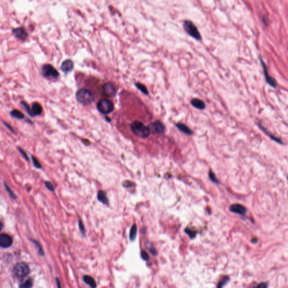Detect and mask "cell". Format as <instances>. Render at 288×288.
I'll return each mask as SVG.
<instances>
[{
	"instance_id": "1",
	"label": "cell",
	"mask_w": 288,
	"mask_h": 288,
	"mask_svg": "<svg viewBox=\"0 0 288 288\" xmlns=\"http://www.w3.org/2000/svg\"><path fill=\"white\" fill-rule=\"evenodd\" d=\"M131 130L136 136L141 138H146L150 135V129L141 122H134L131 126Z\"/></svg>"
},
{
	"instance_id": "2",
	"label": "cell",
	"mask_w": 288,
	"mask_h": 288,
	"mask_svg": "<svg viewBox=\"0 0 288 288\" xmlns=\"http://www.w3.org/2000/svg\"><path fill=\"white\" fill-rule=\"evenodd\" d=\"M77 100L83 105H90L94 101V96L91 92L86 89H81L76 93Z\"/></svg>"
},
{
	"instance_id": "3",
	"label": "cell",
	"mask_w": 288,
	"mask_h": 288,
	"mask_svg": "<svg viewBox=\"0 0 288 288\" xmlns=\"http://www.w3.org/2000/svg\"><path fill=\"white\" fill-rule=\"evenodd\" d=\"M184 28L188 33L195 39L200 41L202 36L196 25L192 21L186 20L184 23Z\"/></svg>"
},
{
	"instance_id": "4",
	"label": "cell",
	"mask_w": 288,
	"mask_h": 288,
	"mask_svg": "<svg viewBox=\"0 0 288 288\" xmlns=\"http://www.w3.org/2000/svg\"><path fill=\"white\" fill-rule=\"evenodd\" d=\"M30 272L29 267L27 264L23 262L16 264L13 268V273L16 277L23 279L27 276Z\"/></svg>"
},
{
	"instance_id": "5",
	"label": "cell",
	"mask_w": 288,
	"mask_h": 288,
	"mask_svg": "<svg viewBox=\"0 0 288 288\" xmlns=\"http://www.w3.org/2000/svg\"><path fill=\"white\" fill-rule=\"evenodd\" d=\"M97 108L101 114H108L114 110L112 102L108 99H101L97 104Z\"/></svg>"
},
{
	"instance_id": "6",
	"label": "cell",
	"mask_w": 288,
	"mask_h": 288,
	"mask_svg": "<svg viewBox=\"0 0 288 288\" xmlns=\"http://www.w3.org/2000/svg\"><path fill=\"white\" fill-rule=\"evenodd\" d=\"M43 76L48 78H56L59 76L57 70L50 64H46L42 68Z\"/></svg>"
},
{
	"instance_id": "7",
	"label": "cell",
	"mask_w": 288,
	"mask_h": 288,
	"mask_svg": "<svg viewBox=\"0 0 288 288\" xmlns=\"http://www.w3.org/2000/svg\"><path fill=\"white\" fill-rule=\"evenodd\" d=\"M102 92L106 97H114L116 94L117 90L115 86L112 83H106L102 87Z\"/></svg>"
},
{
	"instance_id": "8",
	"label": "cell",
	"mask_w": 288,
	"mask_h": 288,
	"mask_svg": "<svg viewBox=\"0 0 288 288\" xmlns=\"http://www.w3.org/2000/svg\"><path fill=\"white\" fill-rule=\"evenodd\" d=\"M12 244L11 237L6 233H2L0 236V246L2 248H9Z\"/></svg>"
},
{
	"instance_id": "9",
	"label": "cell",
	"mask_w": 288,
	"mask_h": 288,
	"mask_svg": "<svg viewBox=\"0 0 288 288\" xmlns=\"http://www.w3.org/2000/svg\"><path fill=\"white\" fill-rule=\"evenodd\" d=\"M230 210L232 212L241 215H245L247 211L246 207L240 204H232L230 207Z\"/></svg>"
},
{
	"instance_id": "10",
	"label": "cell",
	"mask_w": 288,
	"mask_h": 288,
	"mask_svg": "<svg viewBox=\"0 0 288 288\" xmlns=\"http://www.w3.org/2000/svg\"><path fill=\"white\" fill-rule=\"evenodd\" d=\"M262 66L264 67V73L265 78H266L267 83H268L271 86H272L273 87H276V86H277V83H276L275 79L268 74L266 65H265V64L264 63V62H263L262 61Z\"/></svg>"
},
{
	"instance_id": "11",
	"label": "cell",
	"mask_w": 288,
	"mask_h": 288,
	"mask_svg": "<svg viewBox=\"0 0 288 288\" xmlns=\"http://www.w3.org/2000/svg\"><path fill=\"white\" fill-rule=\"evenodd\" d=\"M13 34L16 38L20 40H25L27 37L28 33L24 27L15 28L13 30Z\"/></svg>"
},
{
	"instance_id": "12",
	"label": "cell",
	"mask_w": 288,
	"mask_h": 288,
	"mask_svg": "<svg viewBox=\"0 0 288 288\" xmlns=\"http://www.w3.org/2000/svg\"><path fill=\"white\" fill-rule=\"evenodd\" d=\"M152 127L153 130L157 134H163L166 130L165 126L160 121H155L153 123Z\"/></svg>"
},
{
	"instance_id": "13",
	"label": "cell",
	"mask_w": 288,
	"mask_h": 288,
	"mask_svg": "<svg viewBox=\"0 0 288 288\" xmlns=\"http://www.w3.org/2000/svg\"><path fill=\"white\" fill-rule=\"evenodd\" d=\"M73 68V63L71 60H66L63 62L61 65L60 69L65 73L71 72Z\"/></svg>"
},
{
	"instance_id": "14",
	"label": "cell",
	"mask_w": 288,
	"mask_h": 288,
	"mask_svg": "<svg viewBox=\"0 0 288 288\" xmlns=\"http://www.w3.org/2000/svg\"><path fill=\"white\" fill-rule=\"evenodd\" d=\"M191 105L197 109L204 110L206 108V104L203 101L199 99H193L191 101Z\"/></svg>"
},
{
	"instance_id": "15",
	"label": "cell",
	"mask_w": 288,
	"mask_h": 288,
	"mask_svg": "<svg viewBox=\"0 0 288 288\" xmlns=\"http://www.w3.org/2000/svg\"><path fill=\"white\" fill-rule=\"evenodd\" d=\"M97 197L98 200L101 203L106 206L109 205V200L106 197V194L105 191L102 190L99 191L97 193Z\"/></svg>"
},
{
	"instance_id": "16",
	"label": "cell",
	"mask_w": 288,
	"mask_h": 288,
	"mask_svg": "<svg viewBox=\"0 0 288 288\" xmlns=\"http://www.w3.org/2000/svg\"><path fill=\"white\" fill-rule=\"evenodd\" d=\"M31 111L33 114V115H40L42 114V113L43 109L42 106L40 105V104L38 103H34L32 104V109Z\"/></svg>"
},
{
	"instance_id": "17",
	"label": "cell",
	"mask_w": 288,
	"mask_h": 288,
	"mask_svg": "<svg viewBox=\"0 0 288 288\" xmlns=\"http://www.w3.org/2000/svg\"><path fill=\"white\" fill-rule=\"evenodd\" d=\"M176 127L184 134L188 135H191L193 134V131L186 124L182 123H178L176 124Z\"/></svg>"
},
{
	"instance_id": "18",
	"label": "cell",
	"mask_w": 288,
	"mask_h": 288,
	"mask_svg": "<svg viewBox=\"0 0 288 288\" xmlns=\"http://www.w3.org/2000/svg\"><path fill=\"white\" fill-rule=\"evenodd\" d=\"M259 127L261 128V130L264 131V132L265 133V134H266L268 136L270 137V138H271L272 140L275 141L276 142L279 143V144H283L282 141H281V140L279 139L278 137H276V136H275L274 135H273L271 134V132H270L268 131L267 130L266 128L264 127V126H263L262 124H259Z\"/></svg>"
},
{
	"instance_id": "19",
	"label": "cell",
	"mask_w": 288,
	"mask_h": 288,
	"mask_svg": "<svg viewBox=\"0 0 288 288\" xmlns=\"http://www.w3.org/2000/svg\"><path fill=\"white\" fill-rule=\"evenodd\" d=\"M83 281L84 282L89 285L91 288H96V283L94 279H93L91 276H88V275H85L83 276Z\"/></svg>"
},
{
	"instance_id": "20",
	"label": "cell",
	"mask_w": 288,
	"mask_h": 288,
	"mask_svg": "<svg viewBox=\"0 0 288 288\" xmlns=\"http://www.w3.org/2000/svg\"><path fill=\"white\" fill-rule=\"evenodd\" d=\"M10 115L15 118L22 119L24 118V115L18 110L14 109L10 112Z\"/></svg>"
},
{
	"instance_id": "21",
	"label": "cell",
	"mask_w": 288,
	"mask_h": 288,
	"mask_svg": "<svg viewBox=\"0 0 288 288\" xmlns=\"http://www.w3.org/2000/svg\"><path fill=\"white\" fill-rule=\"evenodd\" d=\"M137 231V228L136 224H134L131 228L130 233V239L131 241H134L136 239Z\"/></svg>"
},
{
	"instance_id": "22",
	"label": "cell",
	"mask_w": 288,
	"mask_h": 288,
	"mask_svg": "<svg viewBox=\"0 0 288 288\" xmlns=\"http://www.w3.org/2000/svg\"><path fill=\"white\" fill-rule=\"evenodd\" d=\"M33 285L32 279L25 280L19 285V288H31Z\"/></svg>"
},
{
	"instance_id": "23",
	"label": "cell",
	"mask_w": 288,
	"mask_h": 288,
	"mask_svg": "<svg viewBox=\"0 0 288 288\" xmlns=\"http://www.w3.org/2000/svg\"><path fill=\"white\" fill-rule=\"evenodd\" d=\"M135 85H136V87L137 88L139 89L141 91L143 94H144L145 95L149 94V92L148 90V88H146L143 84L137 82V83H135Z\"/></svg>"
},
{
	"instance_id": "24",
	"label": "cell",
	"mask_w": 288,
	"mask_h": 288,
	"mask_svg": "<svg viewBox=\"0 0 288 288\" xmlns=\"http://www.w3.org/2000/svg\"><path fill=\"white\" fill-rule=\"evenodd\" d=\"M3 184H4V186H5V188L6 192L7 193V194H9L10 197L12 198L13 199H17V197L16 196V195L12 192V190H11V188H10L7 185H6V183L4 182Z\"/></svg>"
},
{
	"instance_id": "25",
	"label": "cell",
	"mask_w": 288,
	"mask_h": 288,
	"mask_svg": "<svg viewBox=\"0 0 288 288\" xmlns=\"http://www.w3.org/2000/svg\"><path fill=\"white\" fill-rule=\"evenodd\" d=\"M229 281V277L228 276H224V279H222L221 281L219 282L217 288H222L224 285Z\"/></svg>"
},
{
	"instance_id": "26",
	"label": "cell",
	"mask_w": 288,
	"mask_h": 288,
	"mask_svg": "<svg viewBox=\"0 0 288 288\" xmlns=\"http://www.w3.org/2000/svg\"><path fill=\"white\" fill-rule=\"evenodd\" d=\"M32 160L34 167L37 168H38V169H40V168H42V166L40 164L39 161H38V159L36 158H35L33 156H32Z\"/></svg>"
},
{
	"instance_id": "27",
	"label": "cell",
	"mask_w": 288,
	"mask_h": 288,
	"mask_svg": "<svg viewBox=\"0 0 288 288\" xmlns=\"http://www.w3.org/2000/svg\"><path fill=\"white\" fill-rule=\"evenodd\" d=\"M78 226H79V230H80V231H81V233L83 235H85V232H86L85 226H84V224H83V222H82V220L80 219H78Z\"/></svg>"
},
{
	"instance_id": "28",
	"label": "cell",
	"mask_w": 288,
	"mask_h": 288,
	"mask_svg": "<svg viewBox=\"0 0 288 288\" xmlns=\"http://www.w3.org/2000/svg\"><path fill=\"white\" fill-rule=\"evenodd\" d=\"M185 233H188L191 239L194 238L196 236V233L194 231L188 229V228H186L185 229Z\"/></svg>"
},
{
	"instance_id": "29",
	"label": "cell",
	"mask_w": 288,
	"mask_h": 288,
	"mask_svg": "<svg viewBox=\"0 0 288 288\" xmlns=\"http://www.w3.org/2000/svg\"><path fill=\"white\" fill-rule=\"evenodd\" d=\"M45 185H46V188H47V189L49 190L50 191L53 192V191H54V190H55L54 187L53 185L52 184L51 182H49V181H46V182H45Z\"/></svg>"
},
{
	"instance_id": "30",
	"label": "cell",
	"mask_w": 288,
	"mask_h": 288,
	"mask_svg": "<svg viewBox=\"0 0 288 288\" xmlns=\"http://www.w3.org/2000/svg\"><path fill=\"white\" fill-rule=\"evenodd\" d=\"M209 176L210 179L213 182H215V183H218V180H217V179H216V177H215V173L212 172V171L209 172Z\"/></svg>"
},
{
	"instance_id": "31",
	"label": "cell",
	"mask_w": 288,
	"mask_h": 288,
	"mask_svg": "<svg viewBox=\"0 0 288 288\" xmlns=\"http://www.w3.org/2000/svg\"><path fill=\"white\" fill-rule=\"evenodd\" d=\"M21 104H22V105H23L25 109V110H26V111L28 113V114H29L30 116H32V117H34V115H33V114H32V111L30 110V109H29V106L27 104L25 103H24V102H21Z\"/></svg>"
},
{
	"instance_id": "32",
	"label": "cell",
	"mask_w": 288,
	"mask_h": 288,
	"mask_svg": "<svg viewBox=\"0 0 288 288\" xmlns=\"http://www.w3.org/2000/svg\"><path fill=\"white\" fill-rule=\"evenodd\" d=\"M17 149H18V150L19 151V152L21 153V155H22L23 157L27 161H29V158H28V157L27 154H26V153L24 151V150H23V149L20 148H19V147H18Z\"/></svg>"
},
{
	"instance_id": "33",
	"label": "cell",
	"mask_w": 288,
	"mask_h": 288,
	"mask_svg": "<svg viewBox=\"0 0 288 288\" xmlns=\"http://www.w3.org/2000/svg\"><path fill=\"white\" fill-rule=\"evenodd\" d=\"M141 257L143 258V259H144L145 261H148L149 258H150L148 254L145 251H143V252H141Z\"/></svg>"
},
{
	"instance_id": "34",
	"label": "cell",
	"mask_w": 288,
	"mask_h": 288,
	"mask_svg": "<svg viewBox=\"0 0 288 288\" xmlns=\"http://www.w3.org/2000/svg\"><path fill=\"white\" fill-rule=\"evenodd\" d=\"M133 185V183L130 181H126L123 183V186L124 188H131Z\"/></svg>"
},
{
	"instance_id": "35",
	"label": "cell",
	"mask_w": 288,
	"mask_h": 288,
	"mask_svg": "<svg viewBox=\"0 0 288 288\" xmlns=\"http://www.w3.org/2000/svg\"><path fill=\"white\" fill-rule=\"evenodd\" d=\"M268 288V284L266 282H261L257 286H255V288Z\"/></svg>"
},
{
	"instance_id": "36",
	"label": "cell",
	"mask_w": 288,
	"mask_h": 288,
	"mask_svg": "<svg viewBox=\"0 0 288 288\" xmlns=\"http://www.w3.org/2000/svg\"><path fill=\"white\" fill-rule=\"evenodd\" d=\"M3 123H4V124L8 128V129H9L12 132V133L15 134V132H14V131L13 130V129H12V128L11 127V126H10L9 124H7V123H5V122H3Z\"/></svg>"
},
{
	"instance_id": "37",
	"label": "cell",
	"mask_w": 288,
	"mask_h": 288,
	"mask_svg": "<svg viewBox=\"0 0 288 288\" xmlns=\"http://www.w3.org/2000/svg\"><path fill=\"white\" fill-rule=\"evenodd\" d=\"M150 252H151L153 255H157V252L156 249L154 248H151L150 249Z\"/></svg>"
}]
</instances>
